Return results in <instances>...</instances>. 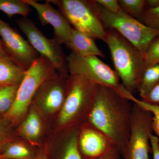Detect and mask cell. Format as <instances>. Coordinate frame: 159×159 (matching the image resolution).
I'll return each instance as SVG.
<instances>
[{"label": "cell", "instance_id": "31", "mask_svg": "<svg viewBox=\"0 0 159 159\" xmlns=\"http://www.w3.org/2000/svg\"><path fill=\"white\" fill-rule=\"evenodd\" d=\"M146 6L148 9H154L159 6V0H147L146 1Z\"/></svg>", "mask_w": 159, "mask_h": 159}, {"label": "cell", "instance_id": "19", "mask_svg": "<svg viewBox=\"0 0 159 159\" xmlns=\"http://www.w3.org/2000/svg\"><path fill=\"white\" fill-rule=\"evenodd\" d=\"M19 86L0 87V115L7 113L13 104Z\"/></svg>", "mask_w": 159, "mask_h": 159}, {"label": "cell", "instance_id": "2", "mask_svg": "<svg viewBox=\"0 0 159 159\" xmlns=\"http://www.w3.org/2000/svg\"><path fill=\"white\" fill-rule=\"evenodd\" d=\"M103 41L107 46L115 69L121 83L134 95L138 91L146 66L142 53L118 32L107 30Z\"/></svg>", "mask_w": 159, "mask_h": 159}, {"label": "cell", "instance_id": "24", "mask_svg": "<svg viewBox=\"0 0 159 159\" xmlns=\"http://www.w3.org/2000/svg\"><path fill=\"white\" fill-rule=\"evenodd\" d=\"M146 68L159 64V37L150 43L144 56Z\"/></svg>", "mask_w": 159, "mask_h": 159}, {"label": "cell", "instance_id": "18", "mask_svg": "<svg viewBox=\"0 0 159 159\" xmlns=\"http://www.w3.org/2000/svg\"><path fill=\"white\" fill-rule=\"evenodd\" d=\"M24 0H0V11L11 18L16 15L26 17L31 12V9Z\"/></svg>", "mask_w": 159, "mask_h": 159}, {"label": "cell", "instance_id": "26", "mask_svg": "<svg viewBox=\"0 0 159 159\" xmlns=\"http://www.w3.org/2000/svg\"><path fill=\"white\" fill-rule=\"evenodd\" d=\"M9 123H11L4 117L2 119H0V155L10 143L8 142L10 136L8 125Z\"/></svg>", "mask_w": 159, "mask_h": 159}, {"label": "cell", "instance_id": "11", "mask_svg": "<svg viewBox=\"0 0 159 159\" xmlns=\"http://www.w3.org/2000/svg\"><path fill=\"white\" fill-rule=\"evenodd\" d=\"M24 1L36 10L39 19L42 25H49L53 27L54 38L61 45L66 44L68 42L73 28L59 10L55 9L47 1L43 4L34 0Z\"/></svg>", "mask_w": 159, "mask_h": 159}, {"label": "cell", "instance_id": "27", "mask_svg": "<svg viewBox=\"0 0 159 159\" xmlns=\"http://www.w3.org/2000/svg\"><path fill=\"white\" fill-rule=\"evenodd\" d=\"M94 2L106 10L113 13H117L123 10L118 0H94Z\"/></svg>", "mask_w": 159, "mask_h": 159}, {"label": "cell", "instance_id": "8", "mask_svg": "<svg viewBox=\"0 0 159 159\" xmlns=\"http://www.w3.org/2000/svg\"><path fill=\"white\" fill-rule=\"evenodd\" d=\"M133 103L130 135L122 157L124 159H150L152 115L149 111Z\"/></svg>", "mask_w": 159, "mask_h": 159}, {"label": "cell", "instance_id": "5", "mask_svg": "<svg viewBox=\"0 0 159 159\" xmlns=\"http://www.w3.org/2000/svg\"><path fill=\"white\" fill-rule=\"evenodd\" d=\"M96 4L99 17L106 29L116 31L134 46L144 57L150 43L159 37V31L146 25L124 10L113 13Z\"/></svg>", "mask_w": 159, "mask_h": 159}, {"label": "cell", "instance_id": "14", "mask_svg": "<svg viewBox=\"0 0 159 159\" xmlns=\"http://www.w3.org/2000/svg\"><path fill=\"white\" fill-rule=\"evenodd\" d=\"M72 52L79 56L104 57L105 54L97 47L94 39L87 34L73 28L68 42L66 44Z\"/></svg>", "mask_w": 159, "mask_h": 159}, {"label": "cell", "instance_id": "33", "mask_svg": "<svg viewBox=\"0 0 159 159\" xmlns=\"http://www.w3.org/2000/svg\"><path fill=\"white\" fill-rule=\"evenodd\" d=\"M31 159H47V158L46 157V156L44 155L41 154L38 156L36 157Z\"/></svg>", "mask_w": 159, "mask_h": 159}, {"label": "cell", "instance_id": "12", "mask_svg": "<svg viewBox=\"0 0 159 159\" xmlns=\"http://www.w3.org/2000/svg\"><path fill=\"white\" fill-rule=\"evenodd\" d=\"M67 77L60 74L59 77L56 74L43 83L38 89L36 95L37 102L46 112H54L61 108L66 94L67 84L66 86L63 78Z\"/></svg>", "mask_w": 159, "mask_h": 159}, {"label": "cell", "instance_id": "16", "mask_svg": "<svg viewBox=\"0 0 159 159\" xmlns=\"http://www.w3.org/2000/svg\"><path fill=\"white\" fill-rule=\"evenodd\" d=\"M159 82V64L147 68L142 75L138 91L141 99L145 98Z\"/></svg>", "mask_w": 159, "mask_h": 159}, {"label": "cell", "instance_id": "9", "mask_svg": "<svg viewBox=\"0 0 159 159\" xmlns=\"http://www.w3.org/2000/svg\"><path fill=\"white\" fill-rule=\"evenodd\" d=\"M16 24L28 39L32 48L40 55L48 58L59 74L67 76L68 74L66 57L61 45L54 38L46 37L31 20L23 17Z\"/></svg>", "mask_w": 159, "mask_h": 159}, {"label": "cell", "instance_id": "3", "mask_svg": "<svg viewBox=\"0 0 159 159\" xmlns=\"http://www.w3.org/2000/svg\"><path fill=\"white\" fill-rule=\"evenodd\" d=\"M56 71L48 58L39 55L26 70L19 85L13 104L3 117L11 124L18 122L25 113L40 85L47 80L55 76Z\"/></svg>", "mask_w": 159, "mask_h": 159}, {"label": "cell", "instance_id": "23", "mask_svg": "<svg viewBox=\"0 0 159 159\" xmlns=\"http://www.w3.org/2000/svg\"><path fill=\"white\" fill-rule=\"evenodd\" d=\"M79 132L75 130L70 135L66 143L63 159H84L78 146Z\"/></svg>", "mask_w": 159, "mask_h": 159}, {"label": "cell", "instance_id": "32", "mask_svg": "<svg viewBox=\"0 0 159 159\" xmlns=\"http://www.w3.org/2000/svg\"><path fill=\"white\" fill-rule=\"evenodd\" d=\"M6 56H8L3 46L2 40L0 38V57H6Z\"/></svg>", "mask_w": 159, "mask_h": 159}, {"label": "cell", "instance_id": "10", "mask_svg": "<svg viewBox=\"0 0 159 159\" xmlns=\"http://www.w3.org/2000/svg\"><path fill=\"white\" fill-rule=\"evenodd\" d=\"M0 38L8 57L27 70L39 54L16 29L0 19Z\"/></svg>", "mask_w": 159, "mask_h": 159}, {"label": "cell", "instance_id": "30", "mask_svg": "<svg viewBox=\"0 0 159 159\" xmlns=\"http://www.w3.org/2000/svg\"><path fill=\"white\" fill-rule=\"evenodd\" d=\"M120 157V154L119 151L117 150L116 148L113 147L106 153L93 159H119Z\"/></svg>", "mask_w": 159, "mask_h": 159}, {"label": "cell", "instance_id": "13", "mask_svg": "<svg viewBox=\"0 0 159 159\" xmlns=\"http://www.w3.org/2000/svg\"><path fill=\"white\" fill-rule=\"evenodd\" d=\"M86 127L81 129L78 137L80 152L89 159L104 154L113 148L110 140L101 131L88 122Z\"/></svg>", "mask_w": 159, "mask_h": 159}, {"label": "cell", "instance_id": "15", "mask_svg": "<svg viewBox=\"0 0 159 159\" xmlns=\"http://www.w3.org/2000/svg\"><path fill=\"white\" fill-rule=\"evenodd\" d=\"M26 70L8 56L0 57V87L19 85Z\"/></svg>", "mask_w": 159, "mask_h": 159}, {"label": "cell", "instance_id": "29", "mask_svg": "<svg viewBox=\"0 0 159 159\" xmlns=\"http://www.w3.org/2000/svg\"><path fill=\"white\" fill-rule=\"evenodd\" d=\"M150 143L153 159H159V139L152 133L150 136Z\"/></svg>", "mask_w": 159, "mask_h": 159}, {"label": "cell", "instance_id": "21", "mask_svg": "<svg viewBox=\"0 0 159 159\" xmlns=\"http://www.w3.org/2000/svg\"><path fill=\"white\" fill-rule=\"evenodd\" d=\"M30 152L19 143H9L0 155V159H29Z\"/></svg>", "mask_w": 159, "mask_h": 159}, {"label": "cell", "instance_id": "7", "mask_svg": "<svg viewBox=\"0 0 159 159\" xmlns=\"http://www.w3.org/2000/svg\"><path fill=\"white\" fill-rule=\"evenodd\" d=\"M97 86L81 76L70 75L65 99L59 115L60 125H66L76 120L85 108L91 110Z\"/></svg>", "mask_w": 159, "mask_h": 159}, {"label": "cell", "instance_id": "6", "mask_svg": "<svg viewBox=\"0 0 159 159\" xmlns=\"http://www.w3.org/2000/svg\"><path fill=\"white\" fill-rule=\"evenodd\" d=\"M66 61L70 75H78L97 85L113 89L123 97L128 91L116 71L97 56L83 57L72 52L66 57Z\"/></svg>", "mask_w": 159, "mask_h": 159}, {"label": "cell", "instance_id": "25", "mask_svg": "<svg viewBox=\"0 0 159 159\" xmlns=\"http://www.w3.org/2000/svg\"><path fill=\"white\" fill-rule=\"evenodd\" d=\"M142 21L146 25L159 31V6L154 9H146Z\"/></svg>", "mask_w": 159, "mask_h": 159}, {"label": "cell", "instance_id": "34", "mask_svg": "<svg viewBox=\"0 0 159 159\" xmlns=\"http://www.w3.org/2000/svg\"><path fill=\"white\" fill-rule=\"evenodd\" d=\"M119 159H120V158H119Z\"/></svg>", "mask_w": 159, "mask_h": 159}, {"label": "cell", "instance_id": "20", "mask_svg": "<svg viewBox=\"0 0 159 159\" xmlns=\"http://www.w3.org/2000/svg\"><path fill=\"white\" fill-rule=\"evenodd\" d=\"M120 6L125 12L133 17L142 20L145 11L146 1L145 0H119Z\"/></svg>", "mask_w": 159, "mask_h": 159}, {"label": "cell", "instance_id": "1", "mask_svg": "<svg viewBox=\"0 0 159 159\" xmlns=\"http://www.w3.org/2000/svg\"><path fill=\"white\" fill-rule=\"evenodd\" d=\"M133 102L113 89L98 85L87 122L105 135L122 156L130 135Z\"/></svg>", "mask_w": 159, "mask_h": 159}, {"label": "cell", "instance_id": "28", "mask_svg": "<svg viewBox=\"0 0 159 159\" xmlns=\"http://www.w3.org/2000/svg\"><path fill=\"white\" fill-rule=\"evenodd\" d=\"M141 100L149 104L159 106V82L154 87L148 95Z\"/></svg>", "mask_w": 159, "mask_h": 159}, {"label": "cell", "instance_id": "17", "mask_svg": "<svg viewBox=\"0 0 159 159\" xmlns=\"http://www.w3.org/2000/svg\"><path fill=\"white\" fill-rule=\"evenodd\" d=\"M41 127L38 114L35 111L32 110L21 125L20 132L29 140H36L40 134Z\"/></svg>", "mask_w": 159, "mask_h": 159}, {"label": "cell", "instance_id": "4", "mask_svg": "<svg viewBox=\"0 0 159 159\" xmlns=\"http://www.w3.org/2000/svg\"><path fill=\"white\" fill-rule=\"evenodd\" d=\"M58 7L74 29L87 34L93 39L104 40L107 29L99 17L94 1L48 0Z\"/></svg>", "mask_w": 159, "mask_h": 159}, {"label": "cell", "instance_id": "22", "mask_svg": "<svg viewBox=\"0 0 159 159\" xmlns=\"http://www.w3.org/2000/svg\"><path fill=\"white\" fill-rule=\"evenodd\" d=\"M126 98L131 102L135 103L140 107L150 111L152 115V131L159 139V106L152 105L137 99L133 94L129 93Z\"/></svg>", "mask_w": 159, "mask_h": 159}]
</instances>
